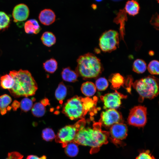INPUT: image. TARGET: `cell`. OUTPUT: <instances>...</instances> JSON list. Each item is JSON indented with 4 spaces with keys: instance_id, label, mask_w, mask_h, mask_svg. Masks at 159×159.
<instances>
[{
    "instance_id": "6da1fadb",
    "label": "cell",
    "mask_w": 159,
    "mask_h": 159,
    "mask_svg": "<svg viewBox=\"0 0 159 159\" xmlns=\"http://www.w3.org/2000/svg\"><path fill=\"white\" fill-rule=\"evenodd\" d=\"M101 126L98 122L93 124L92 128L82 127L77 133L73 141L77 144L91 147V153L98 152L102 145L108 143L110 135L109 132L102 130Z\"/></svg>"
},
{
    "instance_id": "7a4b0ae2",
    "label": "cell",
    "mask_w": 159,
    "mask_h": 159,
    "mask_svg": "<svg viewBox=\"0 0 159 159\" xmlns=\"http://www.w3.org/2000/svg\"><path fill=\"white\" fill-rule=\"evenodd\" d=\"M9 74L14 80L12 87L9 90L15 98L27 97L35 95L38 89L37 84L31 73L27 70H13Z\"/></svg>"
},
{
    "instance_id": "3957f363",
    "label": "cell",
    "mask_w": 159,
    "mask_h": 159,
    "mask_svg": "<svg viewBox=\"0 0 159 159\" xmlns=\"http://www.w3.org/2000/svg\"><path fill=\"white\" fill-rule=\"evenodd\" d=\"M97 98L92 100L75 96L68 100L64 104L62 112L71 120L84 119L87 112L91 110L96 103Z\"/></svg>"
},
{
    "instance_id": "277c9868",
    "label": "cell",
    "mask_w": 159,
    "mask_h": 159,
    "mask_svg": "<svg viewBox=\"0 0 159 159\" xmlns=\"http://www.w3.org/2000/svg\"><path fill=\"white\" fill-rule=\"evenodd\" d=\"M77 62L76 72L84 78H95L102 72L100 60L93 54L89 53L80 56Z\"/></svg>"
},
{
    "instance_id": "5b68a950",
    "label": "cell",
    "mask_w": 159,
    "mask_h": 159,
    "mask_svg": "<svg viewBox=\"0 0 159 159\" xmlns=\"http://www.w3.org/2000/svg\"><path fill=\"white\" fill-rule=\"evenodd\" d=\"M133 86L142 100L145 98L153 99L158 94V82L156 79L152 76H148L136 81L133 83Z\"/></svg>"
},
{
    "instance_id": "8992f818",
    "label": "cell",
    "mask_w": 159,
    "mask_h": 159,
    "mask_svg": "<svg viewBox=\"0 0 159 159\" xmlns=\"http://www.w3.org/2000/svg\"><path fill=\"white\" fill-rule=\"evenodd\" d=\"M85 120L82 119L73 125H67L62 127L55 136L56 142L61 143L64 148L68 143L73 141L77 132L85 127Z\"/></svg>"
},
{
    "instance_id": "52a82bcc",
    "label": "cell",
    "mask_w": 159,
    "mask_h": 159,
    "mask_svg": "<svg viewBox=\"0 0 159 159\" xmlns=\"http://www.w3.org/2000/svg\"><path fill=\"white\" fill-rule=\"evenodd\" d=\"M119 44V34L115 30H110L104 32L100 36L99 45L104 52H110L115 50Z\"/></svg>"
},
{
    "instance_id": "ba28073f",
    "label": "cell",
    "mask_w": 159,
    "mask_h": 159,
    "mask_svg": "<svg viewBox=\"0 0 159 159\" xmlns=\"http://www.w3.org/2000/svg\"><path fill=\"white\" fill-rule=\"evenodd\" d=\"M147 108L143 106H137L130 110L127 118L128 124L135 127L144 126L147 122Z\"/></svg>"
},
{
    "instance_id": "9c48e42d",
    "label": "cell",
    "mask_w": 159,
    "mask_h": 159,
    "mask_svg": "<svg viewBox=\"0 0 159 159\" xmlns=\"http://www.w3.org/2000/svg\"><path fill=\"white\" fill-rule=\"evenodd\" d=\"M127 125L122 122L113 125L109 132L110 140L116 145H122V141L127 137Z\"/></svg>"
},
{
    "instance_id": "30bf717a",
    "label": "cell",
    "mask_w": 159,
    "mask_h": 159,
    "mask_svg": "<svg viewBox=\"0 0 159 159\" xmlns=\"http://www.w3.org/2000/svg\"><path fill=\"white\" fill-rule=\"evenodd\" d=\"M126 96L117 91L112 93H107L100 97L103 102L104 108L116 109L118 108L121 104V100L126 98Z\"/></svg>"
},
{
    "instance_id": "8fae6325",
    "label": "cell",
    "mask_w": 159,
    "mask_h": 159,
    "mask_svg": "<svg viewBox=\"0 0 159 159\" xmlns=\"http://www.w3.org/2000/svg\"><path fill=\"white\" fill-rule=\"evenodd\" d=\"M100 116L99 122L106 126H111L115 124L122 122L121 115L115 109H109L103 111Z\"/></svg>"
},
{
    "instance_id": "7c38bea8",
    "label": "cell",
    "mask_w": 159,
    "mask_h": 159,
    "mask_svg": "<svg viewBox=\"0 0 159 159\" xmlns=\"http://www.w3.org/2000/svg\"><path fill=\"white\" fill-rule=\"evenodd\" d=\"M29 11L28 6L23 4H19L14 8L12 16L15 22L26 20L28 18Z\"/></svg>"
},
{
    "instance_id": "4fadbf2b",
    "label": "cell",
    "mask_w": 159,
    "mask_h": 159,
    "mask_svg": "<svg viewBox=\"0 0 159 159\" xmlns=\"http://www.w3.org/2000/svg\"><path fill=\"white\" fill-rule=\"evenodd\" d=\"M40 22L45 25H49L54 23L56 19L54 12L50 9H45L41 11L39 16Z\"/></svg>"
},
{
    "instance_id": "5bb4252c",
    "label": "cell",
    "mask_w": 159,
    "mask_h": 159,
    "mask_svg": "<svg viewBox=\"0 0 159 159\" xmlns=\"http://www.w3.org/2000/svg\"><path fill=\"white\" fill-rule=\"evenodd\" d=\"M127 20L126 13L124 9L120 10L115 18L114 22L117 24H120V31L121 39L123 40L125 35V21Z\"/></svg>"
},
{
    "instance_id": "9a60e30c",
    "label": "cell",
    "mask_w": 159,
    "mask_h": 159,
    "mask_svg": "<svg viewBox=\"0 0 159 159\" xmlns=\"http://www.w3.org/2000/svg\"><path fill=\"white\" fill-rule=\"evenodd\" d=\"M24 29L26 33L35 34L38 33L41 29L38 21L35 19L27 21L24 24Z\"/></svg>"
},
{
    "instance_id": "2e32d148",
    "label": "cell",
    "mask_w": 159,
    "mask_h": 159,
    "mask_svg": "<svg viewBox=\"0 0 159 159\" xmlns=\"http://www.w3.org/2000/svg\"><path fill=\"white\" fill-rule=\"evenodd\" d=\"M61 75L64 80L69 82L77 81L78 76L76 72L71 70L69 67L63 69Z\"/></svg>"
},
{
    "instance_id": "e0dca14e",
    "label": "cell",
    "mask_w": 159,
    "mask_h": 159,
    "mask_svg": "<svg viewBox=\"0 0 159 159\" xmlns=\"http://www.w3.org/2000/svg\"><path fill=\"white\" fill-rule=\"evenodd\" d=\"M140 8L139 5L136 1L130 0L126 2L125 9L126 12L130 15L134 16L138 13Z\"/></svg>"
},
{
    "instance_id": "ac0fdd59",
    "label": "cell",
    "mask_w": 159,
    "mask_h": 159,
    "mask_svg": "<svg viewBox=\"0 0 159 159\" xmlns=\"http://www.w3.org/2000/svg\"><path fill=\"white\" fill-rule=\"evenodd\" d=\"M81 89L82 93L87 97L94 95L96 91L95 85L90 82H87L83 83Z\"/></svg>"
},
{
    "instance_id": "d6986e66",
    "label": "cell",
    "mask_w": 159,
    "mask_h": 159,
    "mask_svg": "<svg viewBox=\"0 0 159 159\" xmlns=\"http://www.w3.org/2000/svg\"><path fill=\"white\" fill-rule=\"evenodd\" d=\"M111 83V88L115 90L119 88L122 86L124 82V79L123 77L119 73L112 74L110 76L109 79Z\"/></svg>"
},
{
    "instance_id": "ffe728a7",
    "label": "cell",
    "mask_w": 159,
    "mask_h": 159,
    "mask_svg": "<svg viewBox=\"0 0 159 159\" xmlns=\"http://www.w3.org/2000/svg\"><path fill=\"white\" fill-rule=\"evenodd\" d=\"M41 41L45 46L50 47L54 45L56 42V38L52 32H46L42 34L41 37Z\"/></svg>"
},
{
    "instance_id": "44dd1931",
    "label": "cell",
    "mask_w": 159,
    "mask_h": 159,
    "mask_svg": "<svg viewBox=\"0 0 159 159\" xmlns=\"http://www.w3.org/2000/svg\"><path fill=\"white\" fill-rule=\"evenodd\" d=\"M11 102V97L7 94H4L0 96V112L2 115H4L6 113L7 109Z\"/></svg>"
},
{
    "instance_id": "7402d4cb",
    "label": "cell",
    "mask_w": 159,
    "mask_h": 159,
    "mask_svg": "<svg viewBox=\"0 0 159 159\" xmlns=\"http://www.w3.org/2000/svg\"><path fill=\"white\" fill-rule=\"evenodd\" d=\"M67 88L64 83H60L55 92V96L57 99L62 104L67 94Z\"/></svg>"
},
{
    "instance_id": "603a6c76",
    "label": "cell",
    "mask_w": 159,
    "mask_h": 159,
    "mask_svg": "<svg viewBox=\"0 0 159 159\" xmlns=\"http://www.w3.org/2000/svg\"><path fill=\"white\" fill-rule=\"evenodd\" d=\"M46 106L41 102L35 103L32 108V115L37 117L43 116L46 112Z\"/></svg>"
},
{
    "instance_id": "cb8c5ba5",
    "label": "cell",
    "mask_w": 159,
    "mask_h": 159,
    "mask_svg": "<svg viewBox=\"0 0 159 159\" xmlns=\"http://www.w3.org/2000/svg\"><path fill=\"white\" fill-rule=\"evenodd\" d=\"M14 83L13 79L9 74H6L0 78V86L3 89L8 90L11 89L14 85Z\"/></svg>"
},
{
    "instance_id": "d4e9b609",
    "label": "cell",
    "mask_w": 159,
    "mask_h": 159,
    "mask_svg": "<svg viewBox=\"0 0 159 159\" xmlns=\"http://www.w3.org/2000/svg\"><path fill=\"white\" fill-rule=\"evenodd\" d=\"M64 148L66 153L69 157H75L78 153L79 148L77 144L73 141L68 143Z\"/></svg>"
},
{
    "instance_id": "484cf974",
    "label": "cell",
    "mask_w": 159,
    "mask_h": 159,
    "mask_svg": "<svg viewBox=\"0 0 159 159\" xmlns=\"http://www.w3.org/2000/svg\"><path fill=\"white\" fill-rule=\"evenodd\" d=\"M146 67V63L144 60L138 59L134 62L133 70L138 73H142L145 71Z\"/></svg>"
},
{
    "instance_id": "4316f807",
    "label": "cell",
    "mask_w": 159,
    "mask_h": 159,
    "mask_svg": "<svg viewBox=\"0 0 159 159\" xmlns=\"http://www.w3.org/2000/svg\"><path fill=\"white\" fill-rule=\"evenodd\" d=\"M57 62L53 58L47 60L43 63V67L45 70L50 73H53L57 68Z\"/></svg>"
},
{
    "instance_id": "83f0119b",
    "label": "cell",
    "mask_w": 159,
    "mask_h": 159,
    "mask_svg": "<svg viewBox=\"0 0 159 159\" xmlns=\"http://www.w3.org/2000/svg\"><path fill=\"white\" fill-rule=\"evenodd\" d=\"M10 22V17L8 15L4 12L0 11V30L8 28Z\"/></svg>"
},
{
    "instance_id": "f1b7e54d",
    "label": "cell",
    "mask_w": 159,
    "mask_h": 159,
    "mask_svg": "<svg viewBox=\"0 0 159 159\" xmlns=\"http://www.w3.org/2000/svg\"><path fill=\"white\" fill-rule=\"evenodd\" d=\"M33 100L26 97L23 98L20 102V107L23 112H27L31 109L33 106Z\"/></svg>"
},
{
    "instance_id": "f546056e",
    "label": "cell",
    "mask_w": 159,
    "mask_h": 159,
    "mask_svg": "<svg viewBox=\"0 0 159 159\" xmlns=\"http://www.w3.org/2000/svg\"><path fill=\"white\" fill-rule=\"evenodd\" d=\"M42 135L43 139L47 141L53 140L56 136L54 131L49 128L44 129L42 131Z\"/></svg>"
},
{
    "instance_id": "4dcf8cb0",
    "label": "cell",
    "mask_w": 159,
    "mask_h": 159,
    "mask_svg": "<svg viewBox=\"0 0 159 159\" xmlns=\"http://www.w3.org/2000/svg\"><path fill=\"white\" fill-rule=\"evenodd\" d=\"M159 63L158 61L153 60L151 61L149 64L148 70L151 74L158 75L159 72Z\"/></svg>"
},
{
    "instance_id": "1f68e13d",
    "label": "cell",
    "mask_w": 159,
    "mask_h": 159,
    "mask_svg": "<svg viewBox=\"0 0 159 159\" xmlns=\"http://www.w3.org/2000/svg\"><path fill=\"white\" fill-rule=\"evenodd\" d=\"M95 86L98 90L104 91L108 87V83L107 80L105 78L100 77L96 80Z\"/></svg>"
},
{
    "instance_id": "d6a6232c",
    "label": "cell",
    "mask_w": 159,
    "mask_h": 159,
    "mask_svg": "<svg viewBox=\"0 0 159 159\" xmlns=\"http://www.w3.org/2000/svg\"><path fill=\"white\" fill-rule=\"evenodd\" d=\"M136 159H155L152 155L149 150H146L141 152Z\"/></svg>"
},
{
    "instance_id": "836d02e7",
    "label": "cell",
    "mask_w": 159,
    "mask_h": 159,
    "mask_svg": "<svg viewBox=\"0 0 159 159\" xmlns=\"http://www.w3.org/2000/svg\"><path fill=\"white\" fill-rule=\"evenodd\" d=\"M8 157L9 159H22L23 156L18 152H12L8 153Z\"/></svg>"
},
{
    "instance_id": "e575fe53",
    "label": "cell",
    "mask_w": 159,
    "mask_h": 159,
    "mask_svg": "<svg viewBox=\"0 0 159 159\" xmlns=\"http://www.w3.org/2000/svg\"><path fill=\"white\" fill-rule=\"evenodd\" d=\"M150 23L156 28H158L159 27V16L157 13L153 15L150 21Z\"/></svg>"
},
{
    "instance_id": "d590c367",
    "label": "cell",
    "mask_w": 159,
    "mask_h": 159,
    "mask_svg": "<svg viewBox=\"0 0 159 159\" xmlns=\"http://www.w3.org/2000/svg\"><path fill=\"white\" fill-rule=\"evenodd\" d=\"M11 107L14 111H16L20 107V102L16 100H14Z\"/></svg>"
},
{
    "instance_id": "8d00e7d4",
    "label": "cell",
    "mask_w": 159,
    "mask_h": 159,
    "mask_svg": "<svg viewBox=\"0 0 159 159\" xmlns=\"http://www.w3.org/2000/svg\"><path fill=\"white\" fill-rule=\"evenodd\" d=\"M26 159H46L45 156H43L41 157H39L37 156L33 155H28Z\"/></svg>"
},
{
    "instance_id": "74e56055",
    "label": "cell",
    "mask_w": 159,
    "mask_h": 159,
    "mask_svg": "<svg viewBox=\"0 0 159 159\" xmlns=\"http://www.w3.org/2000/svg\"><path fill=\"white\" fill-rule=\"evenodd\" d=\"M92 8L94 9H95L96 8V6L95 4H93L92 6Z\"/></svg>"
},
{
    "instance_id": "f35d334b",
    "label": "cell",
    "mask_w": 159,
    "mask_h": 159,
    "mask_svg": "<svg viewBox=\"0 0 159 159\" xmlns=\"http://www.w3.org/2000/svg\"><path fill=\"white\" fill-rule=\"evenodd\" d=\"M95 0L97 2H100L102 1L103 0Z\"/></svg>"
},
{
    "instance_id": "ab89813d",
    "label": "cell",
    "mask_w": 159,
    "mask_h": 159,
    "mask_svg": "<svg viewBox=\"0 0 159 159\" xmlns=\"http://www.w3.org/2000/svg\"><path fill=\"white\" fill-rule=\"evenodd\" d=\"M114 1H121L122 0H112Z\"/></svg>"
},
{
    "instance_id": "60d3db41",
    "label": "cell",
    "mask_w": 159,
    "mask_h": 159,
    "mask_svg": "<svg viewBox=\"0 0 159 159\" xmlns=\"http://www.w3.org/2000/svg\"><path fill=\"white\" fill-rule=\"evenodd\" d=\"M157 1H158V3H159V0H156Z\"/></svg>"
},
{
    "instance_id": "b9f144b4",
    "label": "cell",
    "mask_w": 159,
    "mask_h": 159,
    "mask_svg": "<svg viewBox=\"0 0 159 159\" xmlns=\"http://www.w3.org/2000/svg\"><path fill=\"white\" fill-rule=\"evenodd\" d=\"M6 159H9L8 158H6Z\"/></svg>"
}]
</instances>
